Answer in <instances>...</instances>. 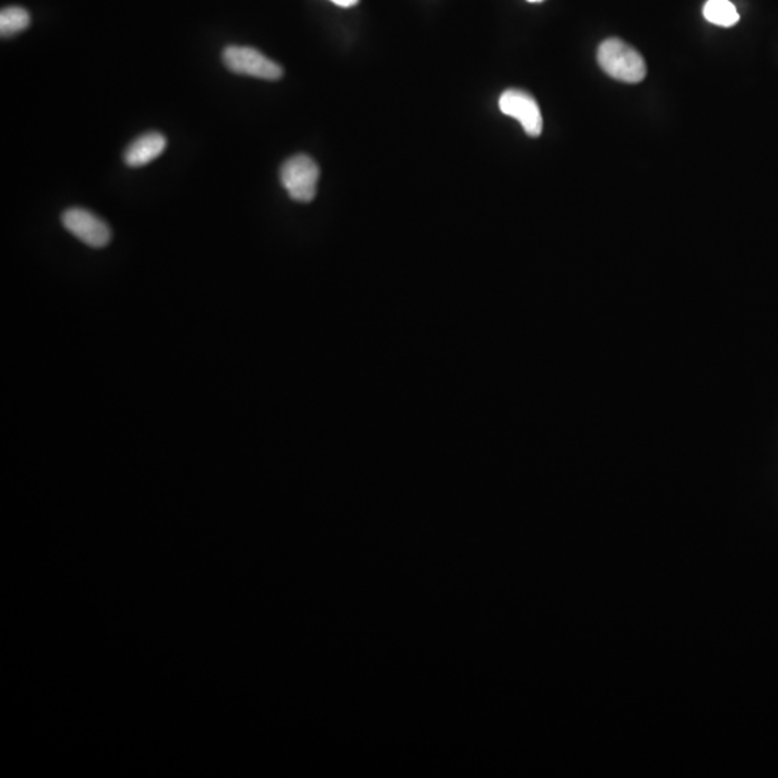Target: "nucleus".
<instances>
[{
	"instance_id": "1",
	"label": "nucleus",
	"mask_w": 778,
	"mask_h": 778,
	"mask_svg": "<svg viewBox=\"0 0 778 778\" xmlns=\"http://www.w3.org/2000/svg\"><path fill=\"white\" fill-rule=\"evenodd\" d=\"M597 60L601 70L617 82L638 84L648 74L645 58L621 39H606L600 45Z\"/></svg>"
},
{
	"instance_id": "2",
	"label": "nucleus",
	"mask_w": 778,
	"mask_h": 778,
	"mask_svg": "<svg viewBox=\"0 0 778 778\" xmlns=\"http://www.w3.org/2000/svg\"><path fill=\"white\" fill-rule=\"evenodd\" d=\"M321 169L311 156L296 155L285 160L280 170V179L293 201L307 204L316 197Z\"/></svg>"
},
{
	"instance_id": "3",
	"label": "nucleus",
	"mask_w": 778,
	"mask_h": 778,
	"mask_svg": "<svg viewBox=\"0 0 778 778\" xmlns=\"http://www.w3.org/2000/svg\"><path fill=\"white\" fill-rule=\"evenodd\" d=\"M222 60H224V65L234 74L260 78L267 82L280 80L284 74L279 63L251 46H226L222 53Z\"/></svg>"
},
{
	"instance_id": "4",
	"label": "nucleus",
	"mask_w": 778,
	"mask_h": 778,
	"mask_svg": "<svg viewBox=\"0 0 778 778\" xmlns=\"http://www.w3.org/2000/svg\"><path fill=\"white\" fill-rule=\"evenodd\" d=\"M62 226L68 233L92 248L106 247L111 241L110 226L87 209H67L62 214Z\"/></svg>"
},
{
	"instance_id": "5",
	"label": "nucleus",
	"mask_w": 778,
	"mask_h": 778,
	"mask_svg": "<svg viewBox=\"0 0 778 778\" xmlns=\"http://www.w3.org/2000/svg\"><path fill=\"white\" fill-rule=\"evenodd\" d=\"M499 109L506 116L516 119L531 138H538L543 133V120L541 109L536 100L528 92L521 90H506L500 95Z\"/></svg>"
},
{
	"instance_id": "6",
	"label": "nucleus",
	"mask_w": 778,
	"mask_h": 778,
	"mask_svg": "<svg viewBox=\"0 0 778 778\" xmlns=\"http://www.w3.org/2000/svg\"><path fill=\"white\" fill-rule=\"evenodd\" d=\"M168 141L165 136L158 131L145 133L131 143L124 152V162L130 168H140L153 162L162 155Z\"/></svg>"
},
{
	"instance_id": "7",
	"label": "nucleus",
	"mask_w": 778,
	"mask_h": 778,
	"mask_svg": "<svg viewBox=\"0 0 778 778\" xmlns=\"http://www.w3.org/2000/svg\"><path fill=\"white\" fill-rule=\"evenodd\" d=\"M704 16L706 21L722 28H731L740 21L736 7L729 0H708L704 6Z\"/></svg>"
},
{
	"instance_id": "8",
	"label": "nucleus",
	"mask_w": 778,
	"mask_h": 778,
	"mask_svg": "<svg viewBox=\"0 0 778 778\" xmlns=\"http://www.w3.org/2000/svg\"><path fill=\"white\" fill-rule=\"evenodd\" d=\"M31 24V14L21 6H9L0 14V35L2 38L16 35L25 31Z\"/></svg>"
},
{
	"instance_id": "9",
	"label": "nucleus",
	"mask_w": 778,
	"mask_h": 778,
	"mask_svg": "<svg viewBox=\"0 0 778 778\" xmlns=\"http://www.w3.org/2000/svg\"><path fill=\"white\" fill-rule=\"evenodd\" d=\"M331 2H333V4L338 5V6L341 7H351L355 6L360 0H331Z\"/></svg>"
},
{
	"instance_id": "10",
	"label": "nucleus",
	"mask_w": 778,
	"mask_h": 778,
	"mask_svg": "<svg viewBox=\"0 0 778 778\" xmlns=\"http://www.w3.org/2000/svg\"><path fill=\"white\" fill-rule=\"evenodd\" d=\"M531 4H539V2H543V0H528Z\"/></svg>"
}]
</instances>
